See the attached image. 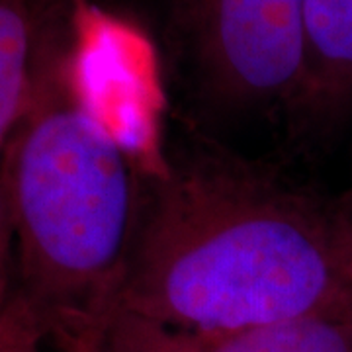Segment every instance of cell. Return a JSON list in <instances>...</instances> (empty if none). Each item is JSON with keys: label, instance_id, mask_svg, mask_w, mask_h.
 <instances>
[{"label": "cell", "instance_id": "1", "mask_svg": "<svg viewBox=\"0 0 352 352\" xmlns=\"http://www.w3.org/2000/svg\"><path fill=\"white\" fill-rule=\"evenodd\" d=\"M112 307L223 333L352 314L339 201L182 126L138 161V208Z\"/></svg>", "mask_w": 352, "mask_h": 352}, {"label": "cell", "instance_id": "2", "mask_svg": "<svg viewBox=\"0 0 352 352\" xmlns=\"http://www.w3.org/2000/svg\"><path fill=\"white\" fill-rule=\"evenodd\" d=\"M126 25L80 0H38L24 116L2 157L16 237V294L45 339L116 302L138 208L135 147L106 112Z\"/></svg>", "mask_w": 352, "mask_h": 352}, {"label": "cell", "instance_id": "3", "mask_svg": "<svg viewBox=\"0 0 352 352\" xmlns=\"http://www.w3.org/2000/svg\"><path fill=\"white\" fill-rule=\"evenodd\" d=\"M163 45L184 126L226 145L256 124L292 135L305 73L303 0H168Z\"/></svg>", "mask_w": 352, "mask_h": 352}, {"label": "cell", "instance_id": "4", "mask_svg": "<svg viewBox=\"0 0 352 352\" xmlns=\"http://www.w3.org/2000/svg\"><path fill=\"white\" fill-rule=\"evenodd\" d=\"M47 346L65 352H352V314L200 333L110 307L88 327L47 340Z\"/></svg>", "mask_w": 352, "mask_h": 352}, {"label": "cell", "instance_id": "5", "mask_svg": "<svg viewBox=\"0 0 352 352\" xmlns=\"http://www.w3.org/2000/svg\"><path fill=\"white\" fill-rule=\"evenodd\" d=\"M305 73L294 141L331 138L352 112V0H303Z\"/></svg>", "mask_w": 352, "mask_h": 352}, {"label": "cell", "instance_id": "6", "mask_svg": "<svg viewBox=\"0 0 352 352\" xmlns=\"http://www.w3.org/2000/svg\"><path fill=\"white\" fill-rule=\"evenodd\" d=\"M38 0H0V163L30 98Z\"/></svg>", "mask_w": 352, "mask_h": 352}, {"label": "cell", "instance_id": "7", "mask_svg": "<svg viewBox=\"0 0 352 352\" xmlns=\"http://www.w3.org/2000/svg\"><path fill=\"white\" fill-rule=\"evenodd\" d=\"M0 352H50L38 317L18 294L0 317Z\"/></svg>", "mask_w": 352, "mask_h": 352}, {"label": "cell", "instance_id": "8", "mask_svg": "<svg viewBox=\"0 0 352 352\" xmlns=\"http://www.w3.org/2000/svg\"><path fill=\"white\" fill-rule=\"evenodd\" d=\"M16 294V237L6 184L0 168V317Z\"/></svg>", "mask_w": 352, "mask_h": 352}, {"label": "cell", "instance_id": "9", "mask_svg": "<svg viewBox=\"0 0 352 352\" xmlns=\"http://www.w3.org/2000/svg\"><path fill=\"white\" fill-rule=\"evenodd\" d=\"M80 2H85L87 6L98 10V12L118 18V14L126 12L127 8L135 6L141 0H80Z\"/></svg>", "mask_w": 352, "mask_h": 352}, {"label": "cell", "instance_id": "10", "mask_svg": "<svg viewBox=\"0 0 352 352\" xmlns=\"http://www.w3.org/2000/svg\"><path fill=\"white\" fill-rule=\"evenodd\" d=\"M339 206H340V201H339ZM340 210H342V215H344L346 226H349V251H351V276H352V210H344L342 206H340Z\"/></svg>", "mask_w": 352, "mask_h": 352}, {"label": "cell", "instance_id": "11", "mask_svg": "<svg viewBox=\"0 0 352 352\" xmlns=\"http://www.w3.org/2000/svg\"><path fill=\"white\" fill-rule=\"evenodd\" d=\"M339 201L344 210H352V188L349 190V192H346V194H344V196H342Z\"/></svg>", "mask_w": 352, "mask_h": 352}]
</instances>
